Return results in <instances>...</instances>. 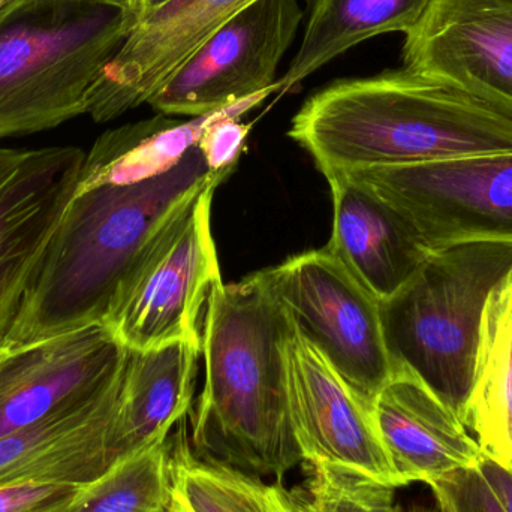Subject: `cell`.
Returning a JSON list of instances; mask_svg holds the SVG:
<instances>
[{
	"instance_id": "6da1fadb",
	"label": "cell",
	"mask_w": 512,
	"mask_h": 512,
	"mask_svg": "<svg viewBox=\"0 0 512 512\" xmlns=\"http://www.w3.org/2000/svg\"><path fill=\"white\" fill-rule=\"evenodd\" d=\"M289 137L324 176L496 155L512 152V107L403 66L313 93Z\"/></svg>"
},
{
	"instance_id": "7a4b0ae2",
	"label": "cell",
	"mask_w": 512,
	"mask_h": 512,
	"mask_svg": "<svg viewBox=\"0 0 512 512\" xmlns=\"http://www.w3.org/2000/svg\"><path fill=\"white\" fill-rule=\"evenodd\" d=\"M215 174L195 146L170 173L146 182L77 183L0 345L104 324L147 243Z\"/></svg>"
},
{
	"instance_id": "3957f363",
	"label": "cell",
	"mask_w": 512,
	"mask_h": 512,
	"mask_svg": "<svg viewBox=\"0 0 512 512\" xmlns=\"http://www.w3.org/2000/svg\"><path fill=\"white\" fill-rule=\"evenodd\" d=\"M286 327L258 274L213 286L201 331L203 393L189 411L201 459L256 477H283L303 463L289 414Z\"/></svg>"
},
{
	"instance_id": "277c9868",
	"label": "cell",
	"mask_w": 512,
	"mask_h": 512,
	"mask_svg": "<svg viewBox=\"0 0 512 512\" xmlns=\"http://www.w3.org/2000/svg\"><path fill=\"white\" fill-rule=\"evenodd\" d=\"M137 24L122 0H15L0 11V138L57 128Z\"/></svg>"
},
{
	"instance_id": "5b68a950",
	"label": "cell",
	"mask_w": 512,
	"mask_h": 512,
	"mask_svg": "<svg viewBox=\"0 0 512 512\" xmlns=\"http://www.w3.org/2000/svg\"><path fill=\"white\" fill-rule=\"evenodd\" d=\"M511 270L512 242L456 243L430 252L418 273L381 301L393 373L420 379L463 424L484 310Z\"/></svg>"
},
{
	"instance_id": "8992f818",
	"label": "cell",
	"mask_w": 512,
	"mask_h": 512,
	"mask_svg": "<svg viewBox=\"0 0 512 512\" xmlns=\"http://www.w3.org/2000/svg\"><path fill=\"white\" fill-rule=\"evenodd\" d=\"M228 174H215L147 243L111 301L104 324L128 349L201 340V310L222 282L212 203Z\"/></svg>"
},
{
	"instance_id": "52a82bcc",
	"label": "cell",
	"mask_w": 512,
	"mask_h": 512,
	"mask_svg": "<svg viewBox=\"0 0 512 512\" xmlns=\"http://www.w3.org/2000/svg\"><path fill=\"white\" fill-rule=\"evenodd\" d=\"M256 274L288 321L372 411L393 376L381 303L327 248Z\"/></svg>"
},
{
	"instance_id": "ba28073f",
	"label": "cell",
	"mask_w": 512,
	"mask_h": 512,
	"mask_svg": "<svg viewBox=\"0 0 512 512\" xmlns=\"http://www.w3.org/2000/svg\"><path fill=\"white\" fill-rule=\"evenodd\" d=\"M330 174H342L390 204L430 251L512 242V152Z\"/></svg>"
},
{
	"instance_id": "9c48e42d",
	"label": "cell",
	"mask_w": 512,
	"mask_h": 512,
	"mask_svg": "<svg viewBox=\"0 0 512 512\" xmlns=\"http://www.w3.org/2000/svg\"><path fill=\"white\" fill-rule=\"evenodd\" d=\"M303 20L300 0H256L218 27L147 104L161 116L201 117L271 89Z\"/></svg>"
},
{
	"instance_id": "30bf717a",
	"label": "cell",
	"mask_w": 512,
	"mask_h": 512,
	"mask_svg": "<svg viewBox=\"0 0 512 512\" xmlns=\"http://www.w3.org/2000/svg\"><path fill=\"white\" fill-rule=\"evenodd\" d=\"M128 348L107 324L0 345V438L98 399L122 375Z\"/></svg>"
},
{
	"instance_id": "8fae6325",
	"label": "cell",
	"mask_w": 512,
	"mask_h": 512,
	"mask_svg": "<svg viewBox=\"0 0 512 512\" xmlns=\"http://www.w3.org/2000/svg\"><path fill=\"white\" fill-rule=\"evenodd\" d=\"M283 351L289 414L303 462L343 469L394 490L405 486L372 411L289 321Z\"/></svg>"
},
{
	"instance_id": "7c38bea8",
	"label": "cell",
	"mask_w": 512,
	"mask_h": 512,
	"mask_svg": "<svg viewBox=\"0 0 512 512\" xmlns=\"http://www.w3.org/2000/svg\"><path fill=\"white\" fill-rule=\"evenodd\" d=\"M86 153L0 147V339L68 207Z\"/></svg>"
},
{
	"instance_id": "4fadbf2b",
	"label": "cell",
	"mask_w": 512,
	"mask_h": 512,
	"mask_svg": "<svg viewBox=\"0 0 512 512\" xmlns=\"http://www.w3.org/2000/svg\"><path fill=\"white\" fill-rule=\"evenodd\" d=\"M403 66L512 107V0H433Z\"/></svg>"
},
{
	"instance_id": "5bb4252c",
	"label": "cell",
	"mask_w": 512,
	"mask_h": 512,
	"mask_svg": "<svg viewBox=\"0 0 512 512\" xmlns=\"http://www.w3.org/2000/svg\"><path fill=\"white\" fill-rule=\"evenodd\" d=\"M256 0H167L138 18L87 98L95 122L147 104L176 69L237 12Z\"/></svg>"
},
{
	"instance_id": "9a60e30c",
	"label": "cell",
	"mask_w": 512,
	"mask_h": 512,
	"mask_svg": "<svg viewBox=\"0 0 512 512\" xmlns=\"http://www.w3.org/2000/svg\"><path fill=\"white\" fill-rule=\"evenodd\" d=\"M123 373V372H122ZM119 381L92 402L56 412L0 438V487L84 486L122 460L114 435Z\"/></svg>"
},
{
	"instance_id": "2e32d148",
	"label": "cell",
	"mask_w": 512,
	"mask_h": 512,
	"mask_svg": "<svg viewBox=\"0 0 512 512\" xmlns=\"http://www.w3.org/2000/svg\"><path fill=\"white\" fill-rule=\"evenodd\" d=\"M372 417L405 486L477 468L483 456L462 420L411 373H393L373 402Z\"/></svg>"
},
{
	"instance_id": "e0dca14e",
	"label": "cell",
	"mask_w": 512,
	"mask_h": 512,
	"mask_svg": "<svg viewBox=\"0 0 512 512\" xmlns=\"http://www.w3.org/2000/svg\"><path fill=\"white\" fill-rule=\"evenodd\" d=\"M333 194V233L325 248L381 303L418 273L430 249L412 225L363 185L325 176Z\"/></svg>"
},
{
	"instance_id": "ac0fdd59",
	"label": "cell",
	"mask_w": 512,
	"mask_h": 512,
	"mask_svg": "<svg viewBox=\"0 0 512 512\" xmlns=\"http://www.w3.org/2000/svg\"><path fill=\"white\" fill-rule=\"evenodd\" d=\"M201 340L128 349L114 435L122 459L165 439L192 408Z\"/></svg>"
},
{
	"instance_id": "d6986e66",
	"label": "cell",
	"mask_w": 512,
	"mask_h": 512,
	"mask_svg": "<svg viewBox=\"0 0 512 512\" xmlns=\"http://www.w3.org/2000/svg\"><path fill=\"white\" fill-rule=\"evenodd\" d=\"M433 0H313L303 39L276 93L300 86L322 66L361 42L385 33L411 32Z\"/></svg>"
},
{
	"instance_id": "ffe728a7",
	"label": "cell",
	"mask_w": 512,
	"mask_h": 512,
	"mask_svg": "<svg viewBox=\"0 0 512 512\" xmlns=\"http://www.w3.org/2000/svg\"><path fill=\"white\" fill-rule=\"evenodd\" d=\"M465 426L484 456L512 466V270L484 310Z\"/></svg>"
},
{
	"instance_id": "44dd1931",
	"label": "cell",
	"mask_w": 512,
	"mask_h": 512,
	"mask_svg": "<svg viewBox=\"0 0 512 512\" xmlns=\"http://www.w3.org/2000/svg\"><path fill=\"white\" fill-rule=\"evenodd\" d=\"M215 113L176 122L159 114L155 119L131 123L105 132L86 153L81 185H131L164 176L197 146Z\"/></svg>"
},
{
	"instance_id": "7402d4cb",
	"label": "cell",
	"mask_w": 512,
	"mask_h": 512,
	"mask_svg": "<svg viewBox=\"0 0 512 512\" xmlns=\"http://www.w3.org/2000/svg\"><path fill=\"white\" fill-rule=\"evenodd\" d=\"M188 415L170 433L173 512H297L279 483L198 457L189 442Z\"/></svg>"
},
{
	"instance_id": "603a6c76",
	"label": "cell",
	"mask_w": 512,
	"mask_h": 512,
	"mask_svg": "<svg viewBox=\"0 0 512 512\" xmlns=\"http://www.w3.org/2000/svg\"><path fill=\"white\" fill-rule=\"evenodd\" d=\"M170 436L78 487L65 512H170Z\"/></svg>"
},
{
	"instance_id": "cb8c5ba5",
	"label": "cell",
	"mask_w": 512,
	"mask_h": 512,
	"mask_svg": "<svg viewBox=\"0 0 512 512\" xmlns=\"http://www.w3.org/2000/svg\"><path fill=\"white\" fill-rule=\"evenodd\" d=\"M303 463L306 477L289 492L297 512H402L391 487L343 469Z\"/></svg>"
},
{
	"instance_id": "d4e9b609",
	"label": "cell",
	"mask_w": 512,
	"mask_h": 512,
	"mask_svg": "<svg viewBox=\"0 0 512 512\" xmlns=\"http://www.w3.org/2000/svg\"><path fill=\"white\" fill-rule=\"evenodd\" d=\"M429 486L441 512H507L478 468L457 469Z\"/></svg>"
},
{
	"instance_id": "484cf974",
	"label": "cell",
	"mask_w": 512,
	"mask_h": 512,
	"mask_svg": "<svg viewBox=\"0 0 512 512\" xmlns=\"http://www.w3.org/2000/svg\"><path fill=\"white\" fill-rule=\"evenodd\" d=\"M77 490V486L68 484L2 486L0 512H65Z\"/></svg>"
},
{
	"instance_id": "4316f807",
	"label": "cell",
	"mask_w": 512,
	"mask_h": 512,
	"mask_svg": "<svg viewBox=\"0 0 512 512\" xmlns=\"http://www.w3.org/2000/svg\"><path fill=\"white\" fill-rule=\"evenodd\" d=\"M477 468L492 486L505 510L512 512V466L502 465L483 454Z\"/></svg>"
},
{
	"instance_id": "83f0119b",
	"label": "cell",
	"mask_w": 512,
	"mask_h": 512,
	"mask_svg": "<svg viewBox=\"0 0 512 512\" xmlns=\"http://www.w3.org/2000/svg\"><path fill=\"white\" fill-rule=\"evenodd\" d=\"M122 2L137 15L138 21L141 15L146 14L150 9L156 8L161 3L167 2V0H122Z\"/></svg>"
},
{
	"instance_id": "f1b7e54d",
	"label": "cell",
	"mask_w": 512,
	"mask_h": 512,
	"mask_svg": "<svg viewBox=\"0 0 512 512\" xmlns=\"http://www.w3.org/2000/svg\"><path fill=\"white\" fill-rule=\"evenodd\" d=\"M12 2H15V0H0V11H2L3 8H6V6Z\"/></svg>"
}]
</instances>
